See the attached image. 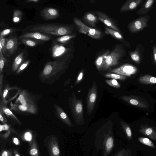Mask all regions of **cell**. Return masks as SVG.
Here are the masks:
<instances>
[{
	"label": "cell",
	"instance_id": "6da1fadb",
	"mask_svg": "<svg viewBox=\"0 0 156 156\" xmlns=\"http://www.w3.org/2000/svg\"><path fill=\"white\" fill-rule=\"evenodd\" d=\"M73 27L70 26L58 23H37L26 27L22 30L23 33L38 32L50 35L61 36L69 35Z\"/></svg>",
	"mask_w": 156,
	"mask_h": 156
},
{
	"label": "cell",
	"instance_id": "7a4b0ae2",
	"mask_svg": "<svg viewBox=\"0 0 156 156\" xmlns=\"http://www.w3.org/2000/svg\"><path fill=\"white\" fill-rule=\"evenodd\" d=\"M65 58L64 57L48 62L40 74L41 81L49 82L56 79L57 76L66 67Z\"/></svg>",
	"mask_w": 156,
	"mask_h": 156
},
{
	"label": "cell",
	"instance_id": "3957f363",
	"mask_svg": "<svg viewBox=\"0 0 156 156\" xmlns=\"http://www.w3.org/2000/svg\"><path fill=\"white\" fill-rule=\"evenodd\" d=\"M94 145L97 149H101L103 156H108L114 147V138L112 129H101L95 134Z\"/></svg>",
	"mask_w": 156,
	"mask_h": 156
},
{
	"label": "cell",
	"instance_id": "277c9868",
	"mask_svg": "<svg viewBox=\"0 0 156 156\" xmlns=\"http://www.w3.org/2000/svg\"><path fill=\"white\" fill-rule=\"evenodd\" d=\"M69 101V107L76 124L77 125L83 124L84 120L82 100L77 98L75 93H73Z\"/></svg>",
	"mask_w": 156,
	"mask_h": 156
},
{
	"label": "cell",
	"instance_id": "5b68a950",
	"mask_svg": "<svg viewBox=\"0 0 156 156\" xmlns=\"http://www.w3.org/2000/svg\"><path fill=\"white\" fill-rule=\"evenodd\" d=\"M125 51L120 45H118L105 57L102 68L106 70L119 63L120 59L124 55Z\"/></svg>",
	"mask_w": 156,
	"mask_h": 156
},
{
	"label": "cell",
	"instance_id": "8992f818",
	"mask_svg": "<svg viewBox=\"0 0 156 156\" xmlns=\"http://www.w3.org/2000/svg\"><path fill=\"white\" fill-rule=\"evenodd\" d=\"M150 19L148 15L141 16L130 22L128 27L130 32L135 33L142 31L144 29L148 27V23Z\"/></svg>",
	"mask_w": 156,
	"mask_h": 156
},
{
	"label": "cell",
	"instance_id": "52a82bcc",
	"mask_svg": "<svg viewBox=\"0 0 156 156\" xmlns=\"http://www.w3.org/2000/svg\"><path fill=\"white\" fill-rule=\"evenodd\" d=\"M74 21L77 26L80 32L95 39H99L102 37V34L100 30L90 27L83 23L79 19L75 18L74 19Z\"/></svg>",
	"mask_w": 156,
	"mask_h": 156
},
{
	"label": "cell",
	"instance_id": "ba28073f",
	"mask_svg": "<svg viewBox=\"0 0 156 156\" xmlns=\"http://www.w3.org/2000/svg\"><path fill=\"white\" fill-rule=\"evenodd\" d=\"M44 143L49 156H60V151L58 139L54 135H50L45 139Z\"/></svg>",
	"mask_w": 156,
	"mask_h": 156
},
{
	"label": "cell",
	"instance_id": "9c48e42d",
	"mask_svg": "<svg viewBox=\"0 0 156 156\" xmlns=\"http://www.w3.org/2000/svg\"><path fill=\"white\" fill-rule=\"evenodd\" d=\"M97 88L95 81L90 89L87 98V113L90 115L92 113L95 104L97 95Z\"/></svg>",
	"mask_w": 156,
	"mask_h": 156
},
{
	"label": "cell",
	"instance_id": "30bf717a",
	"mask_svg": "<svg viewBox=\"0 0 156 156\" xmlns=\"http://www.w3.org/2000/svg\"><path fill=\"white\" fill-rule=\"evenodd\" d=\"M68 50L63 44L53 41L49 49L51 57L55 59L64 57Z\"/></svg>",
	"mask_w": 156,
	"mask_h": 156
},
{
	"label": "cell",
	"instance_id": "8fae6325",
	"mask_svg": "<svg viewBox=\"0 0 156 156\" xmlns=\"http://www.w3.org/2000/svg\"><path fill=\"white\" fill-rule=\"evenodd\" d=\"M30 38L41 41H48L51 39V35L38 32L30 31L23 33L18 37L20 40L24 38Z\"/></svg>",
	"mask_w": 156,
	"mask_h": 156
},
{
	"label": "cell",
	"instance_id": "7c38bea8",
	"mask_svg": "<svg viewBox=\"0 0 156 156\" xmlns=\"http://www.w3.org/2000/svg\"><path fill=\"white\" fill-rule=\"evenodd\" d=\"M15 104L25 105H36L35 98L25 90L21 91L15 101Z\"/></svg>",
	"mask_w": 156,
	"mask_h": 156
},
{
	"label": "cell",
	"instance_id": "4fadbf2b",
	"mask_svg": "<svg viewBox=\"0 0 156 156\" xmlns=\"http://www.w3.org/2000/svg\"><path fill=\"white\" fill-rule=\"evenodd\" d=\"M137 69L135 66L129 64H124L119 68L114 69L111 71L114 73L125 76H130L136 73Z\"/></svg>",
	"mask_w": 156,
	"mask_h": 156
},
{
	"label": "cell",
	"instance_id": "5bb4252c",
	"mask_svg": "<svg viewBox=\"0 0 156 156\" xmlns=\"http://www.w3.org/2000/svg\"><path fill=\"white\" fill-rule=\"evenodd\" d=\"M40 15L44 20L48 21L57 18L60 14L58 10L55 8L46 7L41 11Z\"/></svg>",
	"mask_w": 156,
	"mask_h": 156
},
{
	"label": "cell",
	"instance_id": "9a60e30c",
	"mask_svg": "<svg viewBox=\"0 0 156 156\" xmlns=\"http://www.w3.org/2000/svg\"><path fill=\"white\" fill-rule=\"evenodd\" d=\"M10 109L19 112L36 114L37 112L36 105H25L18 104H11Z\"/></svg>",
	"mask_w": 156,
	"mask_h": 156
},
{
	"label": "cell",
	"instance_id": "2e32d148",
	"mask_svg": "<svg viewBox=\"0 0 156 156\" xmlns=\"http://www.w3.org/2000/svg\"><path fill=\"white\" fill-rule=\"evenodd\" d=\"M56 116L62 122L67 126L73 127L74 126L63 110L59 106L54 105Z\"/></svg>",
	"mask_w": 156,
	"mask_h": 156
},
{
	"label": "cell",
	"instance_id": "e0dca14e",
	"mask_svg": "<svg viewBox=\"0 0 156 156\" xmlns=\"http://www.w3.org/2000/svg\"><path fill=\"white\" fill-rule=\"evenodd\" d=\"M144 48L141 44H137L135 49L129 51V53L131 58L136 63H140L143 57Z\"/></svg>",
	"mask_w": 156,
	"mask_h": 156
},
{
	"label": "cell",
	"instance_id": "ac0fdd59",
	"mask_svg": "<svg viewBox=\"0 0 156 156\" xmlns=\"http://www.w3.org/2000/svg\"><path fill=\"white\" fill-rule=\"evenodd\" d=\"M18 38L12 35L7 39L6 49L10 55H13L18 46Z\"/></svg>",
	"mask_w": 156,
	"mask_h": 156
},
{
	"label": "cell",
	"instance_id": "d6986e66",
	"mask_svg": "<svg viewBox=\"0 0 156 156\" xmlns=\"http://www.w3.org/2000/svg\"><path fill=\"white\" fill-rule=\"evenodd\" d=\"M95 13L98 16V19L107 26L117 31H120L114 22L106 14L100 11L95 12Z\"/></svg>",
	"mask_w": 156,
	"mask_h": 156
},
{
	"label": "cell",
	"instance_id": "ffe728a7",
	"mask_svg": "<svg viewBox=\"0 0 156 156\" xmlns=\"http://www.w3.org/2000/svg\"><path fill=\"white\" fill-rule=\"evenodd\" d=\"M119 98L127 103L135 106L142 108L147 107V105L145 102L134 96H123Z\"/></svg>",
	"mask_w": 156,
	"mask_h": 156
},
{
	"label": "cell",
	"instance_id": "44dd1931",
	"mask_svg": "<svg viewBox=\"0 0 156 156\" xmlns=\"http://www.w3.org/2000/svg\"><path fill=\"white\" fill-rule=\"evenodd\" d=\"M144 1V0H128L122 5L120 10L121 12L135 9Z\"/></svg>",
	"mask_w": 156,
	"mask_h": 156
},
{
	"label": "cell",
	"instance_id": "7402d4cb",
	"mask_svg": "<svg viewBox=\"0 0 156 156\" xmlns=\"http://www.w3.org/2000/svg\"><path fill=\"white\" fill-rule=\"evenodd\" d=\"M139 132L152 140L156 141V128L147 125H141Z\"/></svg>",
	"mask_w": 156,
	"mask_h": 156
},
{
	"label": "cell",
	"instance_id": "603a6c76",
	"mask_svg": "<svg viewBox=\"0 0 156 156\" xmlns=\"http://www.w3.org/2000/svg\"><path fill=\"white\" fill-rule=\"evenodd\" d=\"M155 1V0L145 1L143 2L140 9L137 10L136 14L142 16L146 15L151 9Z\"/></svg>",
	"mask_w": 156,
	"mask_h": 156
},
{
	"label": "cell",
	"instance_id": "cb8c5ba5",
	"mask_svg": "<svg viewBox=\"0 0 156 156\" xmlns=\"http://www.w3.org/2000/svg\"><path fill=\"white\" fill-rule=\"evenodd\" d=\"M0 105L2 106L5 114L9 119L13 121L19 125H21L20 121L13 114L10 109L7 107L6 104H3L1 102Z\"/></svg>",
	"mask_w": 156,
	"mask_h": 156
},
{
	"label": "cell",
	"instance_id": "d4e9b609",
	"mask_svg": "<svg viewBox=\"0 0 156 156\" xmlns=\"http://www.w3.org/2000/svg\"><path fill=\"white\" fill-rule=\"evenodd\" d=\"M28 152L30 156H40L39 150L35 138L29 143Z\"/></svg>",
	"mask_w": 156,
	"mask_h": 156
},
{
	"label": "cell",
	"instance_id": "484cf974",
	"mask_svg": "<svg viewBox=\"0 0 156 156\" xmlns=\"http://www.w3.org/2000/svg\"><path fill=\"white\" fill-rule=\"evenodd\" d=\"M139 82L145 84H152L156 83V76L146 75L140 77L138 79Z\"/></svg>",
	"mask_w": 156,
	"mask_h": 156
},
{
	"label": "cell",
	"instance_id": "4316f807",
	"mask_svg": "<svg viewBox=\"0 0 156 156\" xmlns=\"http://www.w3.org/2000/svg\"><path fill=\"white\" fill-rule=\"evenodd\" d=\"M20 40L23 44L30 47H35L44 42L40 41L30 38H23Z\"/></svg>",
	"mask_w": 156,
	"mask_h": 156
},
{
	"label": "cell",
	"instance_id": "83f0119b",
	"mask_svg": "<svg viewBox=\"0 0 156 156\" xmlns=\"http://www.w3.org/2000/svg\"><path fill=\"white\" fill-rule=\"evenodd\" d=\"M24 53L21 52L15 58L12 66V70L14 72L16 71L20 66L23 63Z\"/></svg>",
	"mask_w": 156,
	"mask_h": 156
},
{
	"label": "cell",
	"instance_id": "f1b7e54d",
	"mask_svg": "<svg viewBox=\"0 0 156 156\" xmlns=\"http://www.w3.org/2000/svg\"><path fill=\"white\" fill-rule=\"evenodd\" d=\"M120 123L122 129L126 134V138L129 140H131L132 139V134L129 126L123 121H121Z\"/></svg>",
	"mask_w": 156,
	"mask_h": 156
},
{
	"label": "cell",
	"instance_id": "f546056e",
	"mask_svg": "<svg viewBox=\"0 0 156 156\" xmlns=\"http://www.w3.org/2000/svg\"><path fill=\"white\" fill-rule=\"evenodd\" d=\"M84 20L92 27L95 26L97 20V17L91 13H86L83 17Z\"/></svg>",
	"mask_w": 156,
	"mask_h": 156
},
{
	"label": "cell",
	"instance_id": "4dcf8cb0",
	"mask_svg": "<svg viewBox=\"0 0 156 156\" xmlns=\"http://www.w3.org/2000/svg\"><path fill=\"white\" fill-rule=\"evenodd\" d=\"M109 52L110 51L108 50L97 58L95 61V63L98 70H100L102 69L105 58L109 53Z\"/></svg>",
	"mask_w": 156,
	"mask_h": 156
},
{
	"label": "cell",
	"instance_id": "1f68e13d",
	"mask_svg": "<svg viewBox=\"0 0 156 156\" xmlns=\"http://www.w3.org/2000/svg\"><path fill=\"white\" fill-rule=\"evenodd\" d=\"M105 33L110 34L114 37L120 40H123L124 38L119 32L111 28L106 27Z\"/></svg>",
	"mask_w": 156,
	"mask_h": 156
},
{
	"label": "cell",
	"instance_id": "d6a6232c",
	"mask_svg": "<svg viewBox=\"0 0 156 156\" xmlns=\"http://www.w3.org/2000/svg\"><path fill=\"white\" fill-rule=\"evenodd\" d=\"M75 36L74 35H66L60 36L53 41L57 42L62 44L66 43L71 39L74 37Z\"/></svg>",
	"mask_w": 156,
	"mask_h": 156
},
{
	"label": "cell",
	"instance_id": "836d02e7",
	"mask_svg": "<svg viewBox=\"0 0 156 156\" xmlns=\"http://www.w3.org/2000/svg\"><path fill=\"white\" fill-rule=\"evenodd\" d=\"M23 16V12L20 10L15 9L13 12L12 20L14 23H17L20 22Z\"/></svg>",
	"mask_w": 156,
	"mask_h": 156
},
{
	"label": "cell",
	"instance_id": "e575fe53",
	"mask_svg": "<svg viewBox=\"0 0 156 156\" xmlns=\"http://www.w3.org/2000/svg\"><path fill=\"white\" fill-rule=\"evenodd\" d=\"M21 30L20 29L14 27L5 29L0 32V37H5V36L20 31Z\"/></svg>",
	"mask_w": 156,
	"mask_h": 156
},
{
	"label": "cell",
	"instance_id": "d590c367",
	"mask_svg": "<svg viewBox=\"0 0 156 156\" xmlns=\"http://www.w3.org/2000/svg\"><path fill=\"white\" fill-rule=\"evenodd\" d=\"M138 140L141 144L154 148L155 147L152 141L149 138L144 137H139Z\"/></svg>",
	"mask_w": 156,
	"mask_h": 156
},
{
	"label": "cell",
	"instance_id": "8d00e7d4",
	"mask_svg": "<svg viewBox=\"0 0 156 156\" xmlns=\"http://www.w3.org/2000/svg\"><path fill=\"white\" fill-rule=\"evenodd\" d=\"M105 77L108 78H111L115 80H125L126 78V76L117 74L112 73H107L105 74Z\"/></svg>",
	"mask_w": 156,
	"mask_h": 156
},
{
	"label": "cell",
	"instance_id": "74e56055",
	"mask_svg": "<svg viewBox=\"0 0 156 156\" xmlns=\"http://www.w3.org/2000/svg\"><path fill=\"white\" fill-rule=\"evenodd\" d=\"M131 150L130 149H123L119 150L114 156H131Z\"/></svg>",
	"mask_w": 156,
	"mask_h": 156
},
{
	"label": "cell",
	"instance_id": "f35d334b",
	"mask_svg": "<svg viewBox=\"0 0 156 156\" xmlns=\"http://www.w3.org/2000/svg\"><path fill=\"white\" fill-rule=\"evenodd\" d=\"M6 62V59L3 56L2 51L0 48V75L2 74L3 68Z\"/></svg>",
	"mask_w": 156,
	"mask_h": 156
},
{
	"label": "cell",
	"instance_id": "ab89813d",
	"mask_svg": "<svg viewBox=\"0 0 156 156\" xmlns=\"http://www.w3.org/2000/svg\"><path fill=\"white\" fill-rule=\"evenodd\" d=\"M105 81L108 84L112 87L116 88H119L121 87L120 84L116 80L114 79L106 80H105Z\"/></svg>",
	"mask_w": 156,
	"mask_h": 156
},
{
	"label": "cell",
	"instance_id": "60d3db41",
	"mask_svg": "<svg viewBox=\"0 0 156 156\" xmlns=\"http://www.w3.org/2000/svg\"><path fill=\"white\" fill-rule=\"evenodd\" d=\"M6 41L7 39L5 37H0V48L5 55L7 52L6 49Z\"/></svg>",
	"mask_w": 156,
	"mask_h": 156
},
{
	"label": "cell",
	"instance_id": "b9f144b4",
	"mask_svg": "<svg viewBox=\"0 0 156 156\" xmlns=\"http://www.w3.org/2000/svg\"><path fill=\"white\" fill-rule=\"evenodd\" d=\"M23 138L25 141L29 142V143H31L33 139L31 132L30 131L26 132L23 134Z\"/></svg>",
	"mask_w": 156,
	"mask_h": 156
},
{
	"label": "cell",
	"instance_id": "7bdbcfd3",
	"mask_svg": "<svg viewBox=\"0 0 156 156\" xmlns=\"http://www.w3.org/2000/svg\"><path fill=\"white\" fill-rule=\"evenodd\" d=\"M30 62V60H27L23 62L16 70V73H20L25 69L29 64Z\"/></svg>",
	"mask_w": 156,
	"mask_h": 156
},
{
	"label": "cell",
	"instance_id": "ee69618b",
	"mask_svg": "<svg viewBox=\"0 0 156 156\" xmlns=\"http://www.w3.org/2000/svg\"><path fill=\"white\" fill-rule=\"evenodd\" d=\"M0 120L3 124L6 123L7 121L2 108L1 105H0Z\"/></svg>",
	"mask_w": 156,
	"mask_h": 156
},
{
	"label": "cell",
	"instance_id": "f6af8a7d",
	"mask_svg": "<svg viewBox=\"0 0 156 156\" xmlns=\"http://www.w3.org/2000/svg\"><path fill=\"white\" fill-rule=\"evenodd\" d=\"M1 156H13L12 152L9 150H3L1 153Z\"/></svg>",
	"mask_w": 156,
	"mask_h": 156
},
{
	"label": "cell",
	"instance_id": "bcb514c9",
	"mask_svg": "<svg viewBox=\"0 0 156 156\" xmlns=\"http://www.w3.org/2000/svg\"><path fill=\"white\" fill-rule=\"evenodd\" d=\"M83 71H81L79 74L75 83V84H77L81 82L83 79Z\"/></svg>",
	"mask_w": 156,
	"mask_h": 156
},
{
	"label": "cell",
	"instance_id": "7dc6e473",
	"mask_svg": "<svg viewBox=\"0 0 156 156\" xmlns=\"http://www.w3.org/2000/svg\"><path fill=\"white\" fill-rule=\"evenodd\" d=\"M152 57L154 61L156 64V46L154 44L152 47Z\"/></svg>",
	"mask_w": 156,
	"mask_h": 156
},
{
	"label": "cell",
	"instance_id": "c3c4849f",
	"mask_svg": "<svg viewBox=\"0 0 156 156\" xmlns=\"http://www.w3.org/2000/svg\"><path fill=\"white\" fill-rule=\"evenodd\" d=\"M0 132H1L2 130L8 131L10 129L9 126L6 123L3 125L0 124Z\"/></svg>",
	"mask_w": 156,
	"mask_h": 156
},
{
	"label": "cell",
	"instance_id": "681fc988",
	"mask_svg": "<svg viewBox=\"0 0 156 156\" xmlns=\"http://www.w3.org/2000/svg\"><path fill=\"white\" fill-rule=\"evenodd\" d=\"M3 74L0 75V94L1 96H2Z\"/></svg>",
	"mask_w": 156,
	"mask_h": 156
},
{
	"label": "cell",
	"instance_id": "f907efd6",
	"mask_svg": "<svg viewBox=\"0 0 156 156\" xmlns=\"http://www.w3.org/2000/svg\"><path fill=\"white\" fill-rule=\"evenodd\" d=\"M13 143L16 145H19L20 144V142L18 138L16 137H14L13 138Z\"/></svg>",
	"mask_w": 156,
	"mask_h": 156
},
{
	"label": "cell",
	"instance_id": "816d5d0a",
	"mask_svg": "<svg viewBox=\"0 0 156 156\" xmlns=\"http://www.w3.org/2000/svg\"><path fill=\"white\" fill-rule=\"evenodd\" d=\"M10 133V129L8 130L7 132L4 134L2 135H1L2 137L4 138H7L8 136L9 135Z\"/></svg>",
	"mask_w": 156,
	"mask_h": 156
},
{
	"label": "cell",
	"instance_id": "f5cc1de1",
	"mask_svg": "<svg viewBox=\"0 0 156 156\" xmlns=\"http://www.w3.org/2000/svg\"><path fill=\"white\" fill-rule=\"evenodd\" d=\"M40 1L39 0H27L26 1L27 2H33L37 3Z\"/></svg>",
	"mask_w": 156,
	"mask_h": 156
},
{
	"label": "cell",
	"instance_id": "db71d44e",
	"mask_svg": "<svg viewBox=\"0 0 156 156\" xmlns=\"http://www.w3.org/2000/svg\"><path fill=\"white\" fill-rule=\"evenodd\" d=\"M13 153L15 156H21L17 150H14Z\"/></svg>",
	"mask_w": 156,
	"mask_h": 156
}]
</instances>
